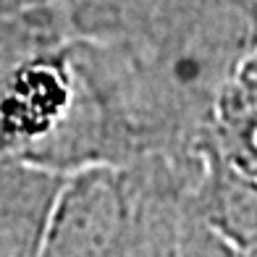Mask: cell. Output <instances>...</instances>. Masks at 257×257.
I'll return each mask as SVG.
<instances>
[{
  "label": "cell",
  "mask_w": 257,
  "mask_h": 257,
  "mask_svg": "<svg viewBox=\"0 0 257 257\" xmlns=\"http://www.w3.org/2000/svg\"><path fill=\"white\" fill-rule=\"evenodd\" d=\"M194 207L210 236L236 254L257 257V181L233 168L210 142V134L202 145Z\"/></svg>",
  "instance_id": "cell-1"
},
{
  "label": "cell",
  "mask_w": 257,
  "mask_h": 257,
  "mask_svg": "<svg viewBox=\"0 0 257 257\" xmlns=\"http://www.w3.org/2000/svg\"><path fill=\"white\" fill-rule=\"evenodd\" d=\"M160 0H63L74 40L108 42L134 32Z\"/></svg>",
  "instance_id": "cell-2"
},
{
  "label": "cell",
  "mask_w": 257,
  "mask_h": 257,
  "mask_svg": "<svg viewBox=\"0 0 257 257\" xmlns=\"http://www.w3.org/2000/svg\"><path fill=\"white\" fill-rule=\"evenodd\" d=\"M254 3H257V0H254Z\"/></svg>",
  "instance_id": "cell-4"
},
{
  "label": "cell",
  "mask_w": 257,
  "mask_h": 257,
  "mask_svg": "<svg viewBox=\"0 0 257 257\" xmlns=\"http://www.w3.org/2000/svg\"><path fill=\"white\" fill-rule=\"evenodd\" d=\"M50 3H58V0H0V19L14 16V14H24V11H32V8H42Z\"/></svg>",
  "instance_id": "cell-3"
}]
</instances>
